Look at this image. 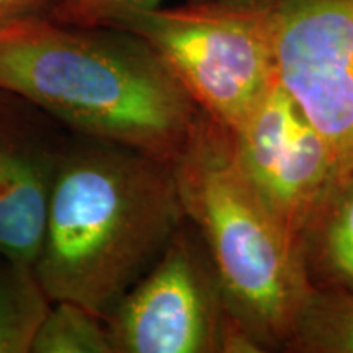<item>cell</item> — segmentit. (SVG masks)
I'll return each instance as SVG.
<instances>
[{
    "mask_svg": "<svg viewBox=\"0 0 353 353\" xmlns=\"http://www.w3.org/2000/svg\"><path fill=\"white\" fill-rule=\"evenodd\" d=\"M312 288L353 291V151L339 159L298 241Z\"/></svg>",
    "mask_w": 353,
    "mask_h": 353,
    "instance_id": "9",
    "label": "cell"
},
{
    "mask_svg": "<svg viewBox=\"0 0 353 353\" xmlns=\"http://www.w3.org/2000/svg\"><path fill=\"white\" fill-rule=\"evenodd\" d=\"M0 92L83 138L174 164L201 110L156 50L120 28L34 17L0 28Z\"/></svg>",
    "mask_w": 353,
    "mask_h": 353,
    "instance_id": "1",
    "label": "cell"
},
{
    "mask_svg": "<svg viewBox=\"0 0 353 353\" xmlns=\"http://www.w3.org/2000/svg\"><path fill=\"white\" fill-rule=\"evenodd\" d=\"M50 306L34 267L0 255V353H30Z\"/></svg>",
    "mask_w": 353,
    "mask_h": 353,
    "instance_id": "10",
    "label": "cell"
},
{
    "mask_svg": "<svg viewBox=\"0 0 353 353\" xmlns=\"http://www.w3.org/2000/svg\"><path fill=\"white\" fill-rule=\"evenodd\" d=\"M105 324L113 353H257L234 321L206 247L187 219Z\"/></svg>",
    "mask_w": 353,
    "mask_h": 353,
    "instance_id": "5",
    "label": "cell"
},
{
    "mask_svg": "<svg viewBox=\"0 0 353 353\" xmlns=\"http://www.w3.org/2000/svg\"><path fill=\"white\" fill-rule=\"evenodd\" d=\"M30 353H113L105 319L68 299L51 301Z\"/></svg>",
    "mask_w": 353,
    "mask_h": 353,
    "instance_id": "12",
    "label": "cell"
},
{
    "mask_svg": "<svg viewBox=\"0 0 353 353\" xmlns=\"http://www.w3.org/2000/svg\"><path fill=\"white\" fill-rule=\"evenodd\" d=\"M278 72L339 157L353 151V0H298L280 12Z\"/></svg>",
    "mask_w": 353,
    "mask_h": 353,
    "instance_id": "7",
    "label": "cell"
},
{
    "mask_svg": "<svg viewBox=\"0 0 353 353\" xmlns=\"http://www.w3.org/2000/svg\"><path fill=\"white\" fill-rule=\"evenodd\" d=\"M283 352L353 353V291H309Z\"/></svg>",
    "mask_w": 353,
    "mask_h": 353,
    "instance_id": "11",
    "label": "cell"
},
{
    "mask_svg": "<svg viewBox=\"0 0 353 353\" xmlns=\"http://www.w3.org/2000/svg\"><path fill=\"white\" fill-rule=\"evenodd\" d=\"M52 6V0H0V28L21 20L44 17V10H51Z\"/></svg>",
    "mask_w": 353,
    "mask_h": 353,
    "instance_id": "14",
    "label": "cell"
},
{
    "mask_svg": "<svg viewBox=\"0 0 353 353\" xmlns=\"http://www.w3.org/2000/svg\"><path fill=\"white\" fill-rule=\"evenodd\" d=\"M172 169L234 321L257 353L283 352L312 286L298 245L242 169L232 132L201 112Z\"/></svg>",
    "mask_w": 353,
    "mask_h": 353,
    "instance_id": "3",
    "label": "cell"
},
{
    "mask_svg": "<svg viewBox=\"0 0 353 353\" xmlns=\"http://www.w3.org/2000/svg\"><path fill=\"white\" fill-rule=\"evenodd\" d=\"M278 26V12L205 0L138 13L118 28L151 44L196 107L236 131L280 81Z\"/></svg>",
    "mask_w": 353,
    "mask_h": 353,
    "instance_id": "4",
    "label": "cell"
},
{
    "mask_svg": "<svg viewBox=\"0 0 353 353\" xmlns=\"http://www.w3.org/2000/svg\"><path fill=\"white\" fill-rule=\"evenodd\" d=\"M162 2L164 0H57L48 17L57 23L81 28H118L132 15L161 8Z\"/></svg>",
    "mask_w": 353,
    "mask_h": 353,
    "instance_id": "13",
    "label": "cell"
},
{
    "mask_svg": "<svg viewBox=\"0 0 353 353\" xmlns=\"http://www.w3.org/2000/svg\"><path fill=\"white\" fill-rule=\"evenodd\" d=\"M183 221L170 164L83 138L61 156L34 272L51 301L105 319Z\"/></svg>",
    "mask_w": 353,
    "mask_h": 353,
    "instance_id": "2",
    "label": "cell"
},
{
    "mask_svg": "<svg viewBox=\"0 0 353 353\" xmlns=\"http://www.w3.org/2000/svg\"><path fill=\"white\" fill-rule=\"evenodd\" d=\"M0 92V255L34 267L64 148Z\"/></svg>",
    "mask_w": 353,
    "mask_h": 353,
    "instance_id": "8",
    "label": "cell"
},
{
    "mask_svg": "<svg viewBox=\"0 0 353 353\" xmlns=\"http://www.w3.org/2000/svg\"><path fill=\"white\" fill-rule=\"evenodd\" d=\"M231 132L242 169L298 245L341 157L281 81Z\"/></svg>",
    "mask_w": 353,
    "mask_h": 353,
    "instance_id": "6",
    "label": "cell"
},
{
    "mask_svg": "<svg viewBox=\"0 0 353 353\" xmlns=\"http://www.w3.org/2000/svg\"><path fill=\"white\" fill-rule=\"evenodd\" d=\"M214 2L224 3V6L249 8V10H263V12H283L285 8L293 6L298 0H214Z\"/></svg>",
    "mask_w": 353,
    "mask_h": 353,
    "instance_id": "15",
    "label": "cell"
},
{
    "mask_svg": "<svg viewBox=\"0 0 353 353\" xmlns=\"http://www.w3.org/2000/svg\"><path fill=\"white\" fill-rule=\"evenodd\" d=\"M52 2H54V3H56V2H57V0H52ZM51 8H52V7H51Z\"/></svg>",
    "mask_w": 353,
    "mask_h": 353,
    "instance_id": "16",
    "label": "cell"
}]
</instances>
